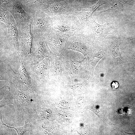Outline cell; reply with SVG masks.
Masks as SVG:
<instances>
[{
    "mask_svg": "<svg viewBox=\"0 0 135 135\" xmlns=\"http://www.w3.org/2000/svg\"><path fill=\"white\" fill-rule=\"evenodd\" d=\"M106 2L104 0H99L96 4L89 8L83 9L80 12H75L74 15L78 18L82 27H84L87 22L92 17L94 12L100 6L105 4Z\"/></svg>",
    "mask_w": 135,
    "mask_h": 135,
    "instance_id": "277c9868",
    "label": "cell"
},
{
    "mask_svg": "<svg viewBox=\"0 0 135 135\" xmlns=\"http://www.w3.org/2000/svg\"><path fill=\"white\" fill-rule=\"evenodd\" d=\"M32 22H28L24 30V37H25L24 45L28 52L30 53L32 46L33 34L31 32Z\"/></svg>",
    "mask_w": 135,
    "mask_h": 135,
    "instance_id": "8992f818",
    "label": "cell"
},
{
    "mask_svg": "<svg viewBox=\"0 0 135 135\" xmlns=\"http://www.w3.org/2000/svg\"><path fill=\"white\" fill-rule=\"evenodd\" d=\"M0 124L4 126L7 128L14 129L18 135H23L24 133L27 131H28L30 132V125L29 124L25 123L24 126L19 127H12L6 124L2 120V116L1 112H0Z\"/></svg>",
    "mask_w": 135,
    "mask_h": 135,
    "instance_id": "9c48e42d",
    "label": "cell"
},
{
    "mask_svg": "<svg viewBox=\"0 0 135 135\" xmlns=\"http://www.w3.org/2000/svg\"><path fill=\"white\" fill-rule=\"evenodd\" d=\"M11 12L18 24L20 23L26 19V13L18 4H15L13 7Z\"/></svg>",
    "mask_w": 135,
    "mask_h": 135,
    "instance_id": "52a82bcc",
    "label": "cell"
},
{
    "mask_svg": "<svg viewBox=\"0 0 135 135\" xmlns=\"http://www.w3.org/2000/svg\"><path fill=\"white\" fill-rule=\"evenodd\" d=\"M16 96L17 98L22 101L26 100H27V96L24 92H20L18 90Z\"/></svg>",
    "mask_w": 135,
    "mask_h": 135,
    "instance_id": "4fadbf2b",
    "label": "cell"
},
{
    "mask_svg": "<svg viewBox=\"0 0 135 135\" xmlns=\"http://www.w3.org/2000/svg\"><path fill=\"white\" fill-rule=\"evenodd\" d=\"M83 9L76 7L66 2H59L46 6L44 10V12L52 17L66 14H72L80 11Z\"/></svg>",
    "mask_w": 135,
    "mask_h": 135,
    "instance_id": "7a4b0ae2",
    "label": "cell"
},
{
    "mask_svg": "<svg viewBox=\"0 0 135 135\" xmlns=\"http://www.w3.org/2000/svg\"><path fill=\"white\" fill-rule=\"evenodd\" d=\"M21 61L20 68V74L23 78L28 81H29L30 78L29 76L24 67L22 61L20 57Z\"/></svg>",
    "mask_w": 135,
    "mask_h": 135,
    "instance_id": "8fae6325",
    "label": "cell"
},
{
    "mask_svg": "<svg viewBox=\"0 0 135 135\" xmlns=\"http://www.w3.org/2000/svg\"><path fill=\"white\" fill-rule=\"evenodd\" d=\"M112 88L114 89H116L118 88L119 84L118 82L116 81L112 82L111 84Z\"/></svg>",
    "mask_w": 135,
    "mask_h": 135,
    "instance_id": "5bb4252c",
    "label": "cell"
},
{
    "mask_svg": "<svg viewBox=\"0 0 135 135\" xmlns=\"http://www.w3.org/2000/svg\"><path fill=\"white\" fill-rule=\"evenodd\" d=\"M7 26L8 31L11 35L14 44L15 46L18 47V31L14 20L12 15L10 16Z\"/></svg>",
    "mask_w": 135,
    "mask_h": 135,
    "instance_id": "ba28073f",
    "label": "cell"
},
{
    "mask_svg": "<svg viewBox=\"0 0 135 135\" xmlns=\"http://www.w3.org/2000/svg\"><path fill=\"white\" fill-rule=\"evenodd\" d=\"M8 0H1L2 1V2H6Z\"/></svg>",
    "mask_w": 135,
    "mask_h": 135,
    "instance_id": "2e32d148",
    "label": "cell"
},
{
    "mask_svg": "<svg viewBox=\"0 0 135 135\" xmlns=\"http://www.w3.org/2000/svg\"><path fill=\"white\" fill-rule=\"evenodd\" d=\"M88 26L91 28L95 37L100 38L103 37L109 33L110 28L108 23L100 25L96 23L92 17L86 23L84 28Z\"/></svg>",
    "mask_w": 135,
    "mask_h": 135,
    "instance_id": "5b68a950",
    "label": "cell"
},
{
    "mask_svg": "<svg viewBox=\"0 0 135 135\" xmlns=\"http://www.w3.org/2000/svg\"><path fill=\"white\" fill-rule=\"evenodd\" d=\"M30 2L33 3H35L38 2H41L43 1V0H28Z\"/></svg>",
    "mask_w": 135,
    "mask_h": 135,
    "instance_id": "9a60e30c",
    "label": "cell"
},
{
    "mask_svg": "<svg viewBox=\"0 0 135 135\" xmlns=\"http://www.w3.org/2000/svg\"><path fill=\"white\" fill-rule=\"evenodd\" d=\"M76 0L77 1H82V0Z\"/></svg>",
    "mask_w": 135,
    "mask_h": 135,
    "instance_id": "e0dca14e",
    "label": "cell"
},
{
    "mask_svg": "<svg viewBox=\"0 0 135 135\" xmlns=\"http://www.w3.org/2000/svg\"><path fill=\"white\" fill-rule=\"evenodd\" d=\"M54 29L61 32L80 30L82 27L78 18L72 14H66L52 17Z\"/></svg>",
    "mask_w": 135,
    "mask_h": 135,
    "instance_id": "6da1fadb",
    "label": "cell"
},
{
    "mask_svg": "<svg viewBox=\"0 0 135 135\" xmlns=\"http://www.w3.org/2000/svg\"><path fill=\"white\" fill-rule=\"evenodd\" d=\"M14 94L9 90L7 96L0 102V108L9 104L14 105Z\"/></svg>",
    "mask_w": 135,
    "mask_h": 135,
    "instance_id": "30bf717a",
    "label": "cell"
},
{
    "mask_svg": "<svg viewBox=\"0 0 135 135\" xmlns=\"http://www.w3.org/2000/svg\"><path fill=\"white\" fill-rule=\"evenodd\" d=\"M34 25L36 31L40 33L48 34L54 29L52 18L46 13L35 18Z\"/></svg>",
    "mask_w": 135,
    "mask_h": 135,
    "instance_id": "3957f363",
    "label": "cell"
},
{
    "mask_svg": "<svg viewBox=\"0 0 135 135\" xmlns=\"http://www.w3.org/2000/svg\"><path fill=\"white\" fill-rule=\"evenodd\" d=\"M111 49L113 55L114 56L116 57L119 56L121 58L119 46L113 44L112 46Z\"/></svg>",
    "mask_w": 135,
    "mask_h": 135,
    "instance_id": "7c38bea8",
    "label": "cell"
}]
</instances>
